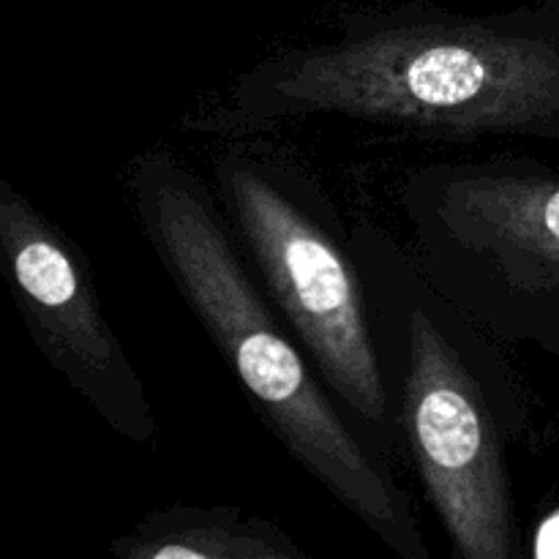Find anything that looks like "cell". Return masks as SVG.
<instances>
[{
  "mask_svg": "<svg viewBox=\"0 0 559 559\" xmlns=\"http://www.w3.org/2000/svg\"><path fill=\"white\" fill-rule=\"evenodd\" d=\"M530 555L535 559H559V506L551 508L533 530Z\"/></svg>",
  "mask_w": 559,
  "mask_h": 559,
  "instance_id": "obj_8",
  "label": "cell"
},
{
  "mask_svg": "<svg viewBox=\"0 0 559 559\" xmlns=\"http://www.w3.org/2000/svg\"><path fill=\"white\" fill-rule=\"evenodd\" d=\"M424 276L502 347L559 353V173L522 156L415 167L396 191Z\"/></svg>",
  "mask_w": 559,
  "mask_h": 559,
  "instance_id": "obj_5",
  "label": "cell"
},
{
  "mask_svg": "<svg viewBox=\"0 0 559 559\" xmlns=\"http://www.w3.org/2000/svg\"><path fill=\"white\" fill-rule=\"evenodd\" d=\"M131 211L169 282L284 451L402 559H429L391 459L333 399L287 322L257 287L205 180L164 147L129 167Z\"/></svg>",
  "mask_w": 559,
  "mask_h": 559,
  "instance_id": "obj_2",
  "label": "cell"
},
{
  "mask_svg": "<svg viewBox=\"0 0 559 559\" xmlns=\"http://www.w3.org/2000/svg\"><path fill=\"white\" fill-rule=\"evenodd\" d=\"M109 551L120 559H304L306 551L262 516L238 508L153 511Z\"/></svg>",
  "mask_w": 559,
  "mask_h": 559,
  "instance_id": "obj_7",
  "label": "cell"
},
{
  "mask_svg": "<svg viewBox=\"0 0 559 559\" xmlns=\"http://www.w3.org/2000/svg\"><path fill=\"white\" fill-rule=\"evenodd\" d=\"M317 118L464 145L559 142V14L418 3L349 14L333 38L257 58L183 126L235 140Z\"/></svg>",
  "mask_w": 559,
  "mask_h": 559,
  "instance_id": "obj_1",
  "label": "cell"
},
{
  "mask_svg": "<svg viewBox=\"0 0 559 559\" xmlns=\"http://www.w3.org/2000/svg\"><path fill=\"white\" fill-rule=\"evenodd\" d=\"M349 246L364 276L377 355L426 500L456 559L522 557L511 448L530 409L502 344L451 304L407 243L358 222Z\"/></svg>",
  "mask_w": 559,
  "mask_h": 559,
  "instance_id": "obj_3",
  "label": "cell"
},
{
  "mask_svg": "<svg viewBox=\"0 0 559 559\" xmlns=\"http://www.w3.org/2000/svg\"><path fill=\"white\" fill-rule=\"evenodd\" d=\"M213 191L267 298L349 418L391 459L399 426L349 229L320 180L278 142L224 140Z\"/></svg>",
  "mask_w": 559,
  "mask_h": 559,
  "instance_id": "obj_4",
  "label": "cell"
},
{
  "mask_svg": "<svg viewBox=\"0 0 559 559\" xmlns=\"http://www.w3.org/2000/svg\"><path fill=\"white\" fill-rule=\"evenodd\" d=\"M0 257L11 298L49 366L115 435L156 445V409L98 304L85 251L5 178H0Z\"/></svg>",
  "mask_w": 559,
  "mask_h": 559,
  "instance_id": "obj_6",
  "label": "cell"
}]
</instances>
